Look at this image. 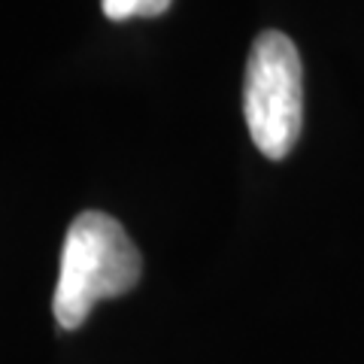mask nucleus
Returning <instances> with one entry per match:
<instances>
[{
	"instance_id": "f257e3e1",
	"label": "nucleus",
	"mask_w": 364,
	"mask_h": 364,
	"mask_svg": "<svg viewBox=\"0 0 364 364\" xmlns=\"http://www.w3.org/2000/svg\"><path fill=\"white\" fill-rule=\"evenodd\" d=\"M143 261L122 222L88 210L76 215L61 249V270L52 310L58 325L73 331L88 318L97 301L131 291L140 282Z\"/></svg>"
},
{
	"instance_id": "f03ea898",
	"label": "nucleus",
	"mask_w": 364,
	"mask_h": 364,
	"mask_svg": "<svg viewBox=\"0 0 364 364\" xmlns=\"http://www.w3.org/2000/svg\"><path fill=\"white\" fill-rule=\"evenodd\" d=\"M243 116L264 158L282 161L294 149L304 124V67L286 33L255 37L243 76Z\"/></svg>"
},
{
	"instance_id": "7ed1b4c3",
	"label": "nucleus",
	"mask_w": 364,
	"mask_h": 364,
	"mask_svg": "<svg viewBox=\"0 0 364 364\" xmlns=\"http://www.w3.org/2000/svg\"><path fill=\"white\" fill-rule=\"evenodd\" d=\"M104 16L109 21H128L136 16H161L167 13L170 0H100Z\"/></svg>"
}]
</instances>
